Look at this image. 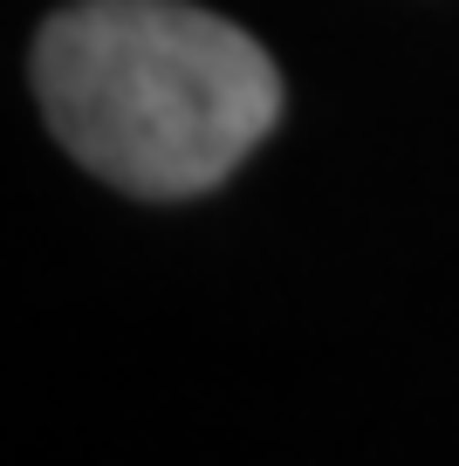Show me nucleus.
Wrapping results in <instances>:
<instances>
[{"mask_svg": "<svg viewBox=\"0 0 459 466\" xmlns=\"http://www.w3.org/2000/svg\"><path fill=\"white\" fill-rule=\"evenodd\" d=\"M35 96L76 165L138 199H186L274 131L281 76L192 0H76L35 35Z\"/></svg>", "mask_w": 459, "mask_h": 466, "instance_id": "f257e3e1", "label": "nucleus"}]
</instances>
